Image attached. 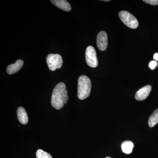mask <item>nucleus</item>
<instances>
[{
  "instance_id": "1",
  "label": "nucleus",
  "mask_w": 158,
  "mask_h": 158,
  "mask_svg": "<svg viewBox=\"0 0 158 158\" xmlns=\"http://www.w3.org/2000/svg\"><path fill=\"white\" fill-rule=\"evenodd\" d=\"M66 86L63 82L57 84L54 88L52 94L51 104L56 110H60L63 107L65 104L67 103L69 97Z\"/></svg>"
},
{
  "instance_id": "2",
  "label": "nucleus",
  "mask_w": 158,
  "mask_h": 158,
  "mask_svg": "<svg viewBox=\"0 0 158 158\" xmlns=\"http://www.w3.org/2000/svg\"><path fill=\"white\" fill-rule=\"evenodd\" d=\"M91 83L90 78L85 75H82L78 81L77 96L80 99L87 98L91 91Z\"/></svg>"
},
{
  "instance_id": "3",
  "label": "nucleus",
  "mask_w": 158,
  "mask_h": 158,
  "mask_svg": "<svg viewBox=\"0 0 158 158\" xmlns=\"http://www.w3.org/2000/svg\"><path fill=\"white\" fill-rule=\"evenodd\" d=\"M119 18L125 25L131 29H136L138 26V20L127 11H122L118 14Z\"/></svg>"
},
{
  "instance_id": "4",
  "label": "nucleus",
  "mask_w": 158,
  "mask_h": 158,
  "mask_svg": "<svg viewBox=\"0 0 158 158\" xmlns=\"http://www.w3.org/2000/svg\"><path fill=\"white\" fill-rule=\"evenodd\" d=\"M46 61L48 68L52 71L61 68L63 62L62 57L59 54H49L47 57Z\"/></svg>"
},
{
  "instance_id": "5",
  "label": "nucleus",
  "mask_w": 158,
  "mask_h": 158,
  "mask_svg": "<svg viewBox=\"0 0 158 158\" xmlns=\"http://www.w3.org/2000/svg\"><path fill=\"white\" fill-rule=\"evenodd\" d=\"M85 58L86 63L90 67L95 68L98 65L96 51L93 47L89 46L86 49Z\"/></svg>"
},
{
  "instance_id": "6",
  "label": "nucleus",
  "mask_w": 158,
  "mask_h": 158,
  "mask_svg": "<svg viewBox=\"0 0 158 158\" xmlns=\"http://www.w3.org/2000/svg\"><path fill=\"white\" fill-rule=\"evenodd\" d=\"M97 45L101 51H104L106 49L108 45V36L105 31H101L98 34Z\"/></svg>"
},
{
  "instance_id": "7",
  "label": "nucleus",
  "mask_w": 158,
  "mask_h": 158,
  "mask_svg": "<svg viewBox=\"0 0 158 158\" xmlns=\"http://www.w3.org/2000/svg\"><path fill=\"white\" fill-rule=\"evenodd\" d=\"M152 90V87L150 85H147L139 89L136 92L135 98L138 101H142L145 99L148 95Z\"/></svg>"
},
{
  "instance_id": "8",
  "label": "nucleus",
  "mask_w": 158,
  "mask_h": 158,
  "mask_svg": "<svg viewBox=\"0 0 158 158\" xmlns=\"http://www.w3.org/2000/svg\"><path fill=\"white\" fill-rule=\"evenodd\" d=\"M24 62L21 59H19L14 64L9 65L7 68V72L9 74H13L17 73L23 67Z\"/></svg>"
},
{
  "instance_id": "9",
  "label": "nucleus",
  "mask_w": 158,
  "mask_h": 158,
  "mask_svg": "<svg viewBox=\"0 0 158 158\" xmlns=\"http://www.w3.org/2000/svg\"><path fill=\"white\" fill-rule=\"evenodd\" d=\"M50 2L56 7L63 11H69L71 10L70 4L66 0H52Z\"/></svg>"
},
{
  "instance_id": "10",
  "label": "nucleus",
  "mask_w": 158,
  "mask_h": 158,
  "mask_svg": "<svg viewBox=\"0 0 158 158\" xmlns=\"http://www.w3.org/2000/svg\"><path fill=\"white\" fill-rule=\"evenodd\" d=\"M17 114L19 121L22 124L25 125L28 122V117L26 110L22 107H19L17 109Z\"/></svg>"
},
{
  "instance_id": "11",
  "label": "nucleus",
  "mask_w": 158,
  "mask_h": 158,
  "mask_svg": "<svg viewBox=\"0 0 158 158\" xmlns=\"http://www.w3.org/2000/svg\"><path fill=\"white\" fill-rule=\"evenodd\" d=\"M134 144L132 141H123L121 144V148L125 153L129 154L132 152Z\"/></svg>"
},
{
  "instance_id": "12",
  "label": "nucleus",
  "mask_w": 158,
  "mask_h": 158,
  "mask_svg": "<svg viewBox=\"0 0 158 158\" xmlns=\"http://www.w3.org/2000/svg\"><path fill=\"white\" fill-rule=\"evenodd\" d=\"M158 123V109L154 111L148 119V124L150 127H153Z\"/></svg>"
},
{
  "instance_id": "13",
  "label": "nucleus",
  "mask_w": 158,
  "mask_h": 158,
  "mask_svg": "<svg viewBox=\"0 0 158 158\" xmlns=\"http://www.w3.org/2000/svg\"><path fill=\"white\" fill-rule=\"evenodd\" d=\"M37 158H52L48 153L45 152L41 149H38L36 152Z\"/></svg>"
},
{
  "instance_id": "14",
  "label": "nucleus",
  "mask_w": 158,
  "mask_h": 158,
  "mask_svg": "<svg viewBox=\"0 0 158 158\" xmlns=\"http://www.w3.org/2000/svg\"><path fill=\"white\" fill-rule=\"evenodd\" d=\"M143 2L152 6L158 5V0H144Z\"/></svg>"
},
{
  "instance_id": "15",
  "label": "nucleus",
  "mask_w": 158,
  "mask_h": 158,
  "mask_svg": "<svg viewBox=\"0 0 158 158\" xmlns=\"http://www.w3.org/2000/svg\"><path fill=\"white\" fill-rule=\"evenodd\" d=\"M157 65V63L156 62L152 61L150 62L149 66L150 68L151 69H153Z\"/></svg>"
},
{
  "instance_id": "16",
  "label": "nucleus",
  "mask_w": 158,
  "mask_h": 158,
  "mask_svg": "<svg viewBox=\"0 0 158 158\" xmlns=\"http://www.w3.org/2000/svg\"><path fill=\"white\" fill-rule=\"evenodd\" d=\"M153 58L154 59H155V60H158V53L155 54Z\"/></svg>"
},
{
  "instance_id": "17",
  "label": "nucleus",
  "mask_w": 158,
  "mask_h": 158,
  "mask_svg": "<svg viewBox=\"0 0 158 158\" xmlns=\"http://www.w3.org/2000/svg\"><path fill=\"white\" fill-rule=\"evenodd\" d=\"M103 1H104V2H110V0H104Z\"/></svg>"
},
{
  "instance_id": "18",
  "label": "nucleus",
  "mask_w": 158,
  "mask_h": 158,
  "mask_svg": "<svg viewBox=\"0 0 158 158\" xmlns=\"http://www.w3.org/2000/svg\"><path fill=\"white\" fill-rule=\"evenodd\" d=\"M106 158H112L110 157H106Z\"/></svg>"
}]
</instances>
